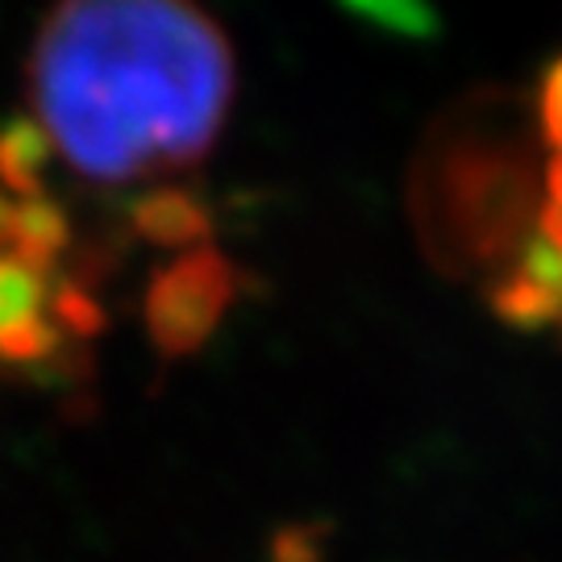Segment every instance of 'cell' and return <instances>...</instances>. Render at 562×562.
I'll return each mask as SVG.
<instances>
[{
  "label": "cell",
  "instance_id": "obj_5",
  "mask_svg": "<svg viewBox=\"0 0 562 562\" xmlns=\"http://www.w3.org/2000/svg\"><path fill=\"white\" fill-rule=\"evenodd\" d=\"M50 159V142L38 125L13 121L0 130V176L13 196H38V176Z\"/></svg>",
  "mask_w": 562,
  "mask_h": 562
},
{
  "label": "cell",
  "instance_id": "obj_4",
  "mask_svg": "<svg viewBox=\"0 0 562 562\" xmlns=\"http://www.w3.org/2000/svg\"><path fill=\"white\" fill-rule=\"evenodd\" d=\"M487 301L492 313L513 329H562V255H554L542 238H525L508 271L492 283Z\"/></svg>",
  "mask_w": 562,
  "mask_h": 562
},
{
  "label": "cell",
  "instance_id": "obj_7",
  "mask_svg": "<svg viewBox=\"0 0 562 562\" xmlns=\"http://www.w3.org/2000/svg\"><path fill=\"white\" fill-rule=\"evenodd\" d=\"M538 125H542L546 142L562 150V55L546 67L542 88H538Z\"/></svg>",
  "mask_w": 562,
  "mask_h": 562
},
{
  "label": "cell",
  "instance_id": "obj_2",
  "mask_svg": "<svg viewBox=\"0 0 562 562\" xmlns=\"http://www.w3.org/2000/svg\"><path fill=\"white\" fill-rule=\"evenodd\" d=\"M234 267L217 250H192L159 271L146 292V325L162 355L196 350L234 301Z\"/></svg>",
  "mask_w": 562,
  "mask_h": 562
},
{
  "label": "cell",
  "instance_id": "obj_1",
  "mask_svg": "<svg viewBox=\"0 0 562 562\" xmlns=\"http://www.w3.org/2000/svg\"><path fill=\"white\" fill-rule=\"evenodd\" d=\"M30 101L46 142L88 180L180 171L222 134L234 50L192 4H63L34 42Z\"/></svg>",
  "mask_w": 562,
  "mask_h": 562
},
{
  "label": "cell",
  "instance_id": "obj_6",
  "mask_svg": "<svg viewBox=\"0 0 562 562\" xmlns=\"http://www.w3.org/2000/svg\"><path fill=\"white\" fill-rule=\"evenodd\" d=\"M134 222H138L146 238L155 241H196L209 229V217H204L201 204L192 196H180V192H159V196L142 201Z\"/></svg>",
  "mask_w": 562,
  "mask_h": 562
},
{
  "label": "cell",
  "instance_id": "obj_8",
  "mask_svg": "<svg viewBox=\"0 0 562 562\" xmlns=\"http://www.w3.org/2000/svg\"><path fill=\"white\" fill-rule=\"evenodd\" d=\"M538 229L546 246L562 255V159H550L546 167V201L538 209Z\"/></svg>",
  "mask_w": 562,
  "mask_h": 562
},
{
  "label": "cell",
  "instance_id": "obj_3",
  "mask_svg": "<svg viewBox=\"0 0 562 562\" xmlns=\"http://www.w3.org/2000/svg\"><path fill=\"white\" fill-rule=\"evenodd\" d=\"M50 301V276L0 250V362H46L59 346V322Z\"/></svg>",
  "mask_w": 562,
  "mask_h": 562
}]
</instances>
